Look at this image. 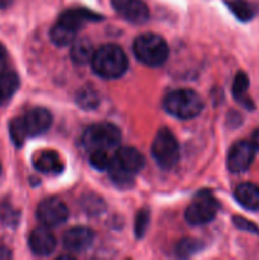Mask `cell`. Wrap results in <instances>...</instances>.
<instances>
[{
    "mask_svg": "<svg viewBox=\"0 0 259 260\" xmlns=\"http://www.w3.org/2000/svg\"><path fill=\"white\" fill-rule=\"evenodd\" d=\"M145 165V159L141 152L135 147L118 149L112 157L108 167L109 177L118 188H130L134 184V177Z\"/></svg>",
    "mask_w": 259,
    "mask_h": 260,
    "instance_id": "1",
    "label": "cell"
},
{
    "mask_svg": "<svg viewBox=\"0 0 259 260\" xmlns=\"http://www.w3.org/2000/svg\"><path fill=\"white\" fill-rule=\"evenodd\" d=\"M93 70L104 79H118L128 69L124 51L117 45H106L96 50L91 58Z\"/></svg>",
    "mask_w": 259,
    "mask_h": 260,
    "instance_id": "2",
    "label": "cell"
},
{
    "mask_svg": "<svg viewBox=\"0 0 259 260\" xmlns=\"http://www.w3.org/2000/svg\"><path fill=\"white\" fill-rule=\"evenodd\" d=\"M163 107L170 116L178 119H192L203 109V101L195 90L178 89L170 91L163 102Z\"/></svg>",
    "mask_w": 259,
    "mask_h": 260,
    "instance_id": "3",
    "label": "cell"
},
{
    "mask_svg": "<svg viewBox=\"0 0 259 260\" xmlns=\"http://www.w3.org/2000/svg\"><path fill=\"white\" fill-rule=\"evenodd\" d=\"M134 53L137 60L144 65L156 68L168 60L169 48L161 36L155 33H144L135 40Z\"/></svg>",
    "mask_w": 259,
    "mask_h": 260,
    "instance_id": "4",
    "label": "cell"
},
{
    "mask_svg": "<svg viewBox=\"0 0 259 260\" xmlns=\"http://www.w3.org/2000/svg\"><path fill=\"white\" fill-rule=\"evenodd\" d=\"M121 142V131L112 123H98L88 127L83 135V145L89 151L109 150Z\"/></svg>",
    "mask_w": 259,
    "mask_h": 260,
    "instance_id": "5",
    "label": "cell"
},
{
    "mask_svg": "<svg viewBox=\"0 0 259 260\" xmlns=\"http://www.w3.org/2000/svg\"><path fill=\"white\" fill-rule=\"evenodd\" d=\"M152 156L163 169H170L179 160V145L174 135L167 128H161L155 136L151 146Z\"/></svg>",
    "mask_w": 259,
    "mask_h": 260,
    "instance_id": "6",
    "label": "cell"
},
{
    "mask_svg": "<svg viewBox=\"0 0 259 260\" xmlns=\"http://www.w3.org/2000/svg\"><path fill=\"white\" fill-rule=\"evenodd\" d=\"M218 202L208 190H202L185 210V220L192 226H201L211 222L217 213Z\"/></svg>",
    "mask_w": 259,
    "mask_h": 260,
    "instance_id": "7",
    "label": "cell"
},
{
    "mask_svg": "<svg viewBox=\"0 0 259 260\" xmlns=\"http://www.w3.org/2000/svg\"><path fill=\"white\" fill-rule=\"evenodd\" d=\"M68 217V206L58 198H46L37 207V218L46 228H57L65 223Z\"/></svg>",
    "mask_w": 259,
    "mask_h": 260,
    "instance_id": "8",
    "label": "cell"
},
{
    "mask_svg": "<svg viewBox=\"0 0 259 260\" xmlns=\"http://www.w3.org/2000/svg\"><path fill=\"white\" fill-rule=\"evenodd\" d=\"M255 155V147L249 141H239L230 149L228 168L231 173H243L251 165Z\"/></svg>",
    "mask_w": 259,
    "mask_h": 260,
    "instance_id": "9",
    "label": "cell"
},
{
    "mask_svg": "<svg viewBox=\"0 0 259 260\" xmlns=\"http://www.w3.org/2000/svg\"><path fill=\"white\" fill-rule=\"evenodd\" d=\"M112 5L130 23L142 24L149 19V8L142 0H112Z\"/></svg>",
    "mask_w": 259,
    "mask_h": 260,
    "instance_id": "10",
    "label": "cell"
},
{
    "mask_svg": "<svg viewBox=\"0 0 259 260\" xmlns=\"http://www.w3.org/2000/svg\"><path fill=\"white\" fill-rule=\"evenodd\" d=\"M94 231L85 226H76L70 229L63 235V246L71 253H83L94 243Z\"/></svg>",
    "mask_w": 259,
    "mask_h": 260,
    "instance_id": "11",
    "label": "cell"
},
{
    "mask_svg": "<svg viewBox=\"0 0 259 260\" xmlns=\"http://www.w3.org/2000/svg\"><path fill=\"white\" fill-rule=\"evenodd\" d=\"M29 248L33 254L38 256H48L55 251L56 238L48 228H37L30 233Z\"/></svg>",
    "mask_w": 259,
    "mask_h": 260,
    "instance_id": "12",
    "label": "cell"
},
{
    "mask_svg": "<svg viewBox=\"0 0 259 260\" xmlns=\"http://www.w3.org/2000/svg\"><path fill=\"white\" fill-rule=\"evenodd\" d=\"M24 124L28 136H40L48 131L52 124V116L45 108H33L27 112L24 117Z\"/></svg>",
    "mask_w": 259,
    "mask_h": 260,
    "instance_id": "13",
    "label": "cell"
},
{
    "mask_svg": "<svg viewBox=\"0 0 259 260\" xmlns=\"http://www.w3.org/2000/svg\"><path fill=\"white\" fill-rule=\"evenodd\" d=\"M101 19L102 15L96 14V13L91 12V10L84 9V8H78V9L65 10L58 17L57 22L78 32L85 23L98 22Z\"/></svg>",
    "mask_w": 259,
    "mask_h": 260,
    "instance_id": "14",
    "label": "cell"
},
{
    "mask_svg": "<svg viewBox=\"0 0 259 260\" xmlns=\"http://www.w3.org/2000/svg\"><path fill=\"white\" fill-rule=\"evenodd\" d=\"M33 164H35L36 169L43 174L57 175L63 170L62 160L53 150H46V151L40 152L36 156Z\"/></svg>",
    "mask_w": 259,
    "mask_h": 260,
    "instance_id": "15",
    "label": "cell"
},
{
    "mask_svg": "<svg viewBox=\"0 0 259 260\" xmlns=\"http://www.w3.org/2000/svg\"><path fill=\"white\" fill-rule=\"evenodd\" d=\"M236 201L250 211H259V187L253 183H241L236 187Z\"/></svg>",
    "mask_w": 259,
    "mask_h": 260,
    "instance_id": "16",
    "label": "cell"
},
{
    "mask_svg": "<svg viewBox=\"0 0 259 260\" xmlns=\"http://www.w3.org/2000/svg\"><path fill=\"white\" fill-rule=\"evenodd\" d=\"M94 52L95 51H94L90 41L86 40V38H80V40H76L73 42L70 56L71 60L75 63H78V65H85V63L91 62Z\"/></svg>",
    "mask_w": 259,
    "mask_h": 260,
    "instance_id": "17",
    "label": "cell"
},
{
    "mask_svg": "<svg viewBox=\"0 0 259 260\" xmlns=\"http://www.w3.org/2000/svg\"><path fill=\"white\" fill-rule=\"evenodd\" d=\"M249 89V78L244 71H239L235 75L233 83V94L236 101L240 102L241 104L248 107L249 109H253V103L246 98V91Z\"/></svg>",
    "mask_w": 259,
    "mask_h": 260,
    "instance_id": "18",
    "label": "cell"
},
{
    "mask_svg": "<svg viewBox=\"0 0 259 260\" xmlns=\"http://www.w3.org/2000/svg\"><path fill=\"white\" fill-rule=\"evenodd\" d=\"M76 30L71 29V28L66 27V25L61 24V23H56L52 27L50 32V37L52 42L58 47H65V46L73 45L76 37Z\"/></svg>",
    "mask_w": 259,
    "mask_h": 260,
    "instance_id": "19",
    "label": "cell"
},
{
    "mask_svg": "<svg viewBox=\"0 0 259 260\" xmlns=\"http://www.w3.org/2000/svg\"><path fill=\"white\" fill-rule=\"evenodd\" d=\"M228 7L241 22H248V20L253 19L256 13L255 7L245 0H230L228 2Z\"/></svg>",
    "mask_w": 259,
    "mask_h": 260,
    "instance_id": "20",
    "label": "cell"
},
{
    "mask_svg": "<svg viewBox=\"0 0 259 260\" xmlns=\"http://www.w3.org/2000/svg\"><path fill=\"white\" fill-rule=\"evenodd\" d=\"M19 88V76L15 71L4 70V73L0 75V91L3 96L10 98Z\"/></svg>",
    "mask_w": 259,
    "mask_h": 260,
    "instance_id": "21",
    "label": "cell"
},
{
    "mask_svg": "<svg viewBox=\"0 0 259 260\" xmlns=\"http://www.w3.org/2000/svg\"><path fill=\"white\" fill-rule=\"evenodd\" d=\"M76 103L85 111H91L99 104V96L93 88H83L76 94Z\"/></svg>",
    "mask_w": 259,
    "mask_h": 260,
    "instance_id": "22",
    "label": "cell"
},
{
    "mask_svg": "<svg viewBox=\"0 0 259 260\" xmlns=\"http://www.w3.org/2000/svg\"><path fill=\"white\" fill-rule=\"evenodd\" d=\"M9 135L12 141L17 147H20L24 144L25 139L28 136L27 128H25L24 119L23 118H14L9 123Z\"/></svg>",
    "mask_w": 259,
    "mask_h": 260,
    "instance_id": "23",
    "label": "cell"
},
{
    "mask_svg": "<svg viewBox=\"0 0 259 260\" xmlns=\"http://www.w3.org/2000/svg\"><path fill=\"white\" fill-rule=\"evenodd\" d=\"M202 243L196 239H183L178 243L177 249V255L182 256V258H189V256L195 255V254L200 253L202 250Z\"/></svg>",
    "mask_w": 259,
    "mask_h": 260,
    "instance_id": "24",
    "label": "cell"
},
{
    "mask_svg": "<svg viewBox=\"0 0 259 260\" xmlns=\"http://www.w3.org/2000/svg\"><path fill=\"white\" fill-rule=\"evenodd\" d=\"M90 165L95 168L96 170H106L108 169L111 164L112 157L109 156L107 150H94L90 154Z\"/></svg>",
    "mask_w": 259,
    "mask_h": 260,
    "instance_id": "25",
    "label": "cell"
},
{
    "mask_svg": "<svg viewBox=\"0 0 259 260\" xmlns=\"http://www.w3.org/2000/svg\"><path fill=\"white\" fill-rule=\"evenodd\" d=\"M150 222V212L147 210L139 211L136 216V221H135V233H136V238H142L144 234L146 233V229Z\"/></svg>",
    "mask_w": 259,
    "mask_h": 260,
    "instance_id": "26",
    "label": "cell"
},
{
    "mask_svg": "<svg viewBox=\"0 0 259 260\" xmlns=\"http://www.w3.org/2000/svg\"><path fill=\"white\" fill-rule=\"evenodd\" d=\"M233 222L234 225H235L238 229H240V230L249 231V233H253V234H259L258 226H256L255 223L250 222L249 220H246V218L240 217V216H234Z\"/></svg>",
    "mask_w": 259,
    "mask_h": 260,
    "instance_id": "27",
    "label": "cell"
},
{
    "mask_svg": "<svg viewBox=\"0 0 259 260\" xmlns=\"http://www.w3.org/2000/svg\"><path fill=\"white\" fill-rule=\"evenodd\" d=\"M12 258V253L9 249L4 245H0V260H8Z\"/></svg>",
    "mask_w": 259,
    "mask_h": 260,
    "instance_id": "28",
    "label": "cell"
},
{
    "mask_svg": "<svg viewBox=\"0 0 259 260\" xmlns=\"http://www.w3.org/2000/svg\"><path fill=\"white\" fill-rule=\"evenodd\" d=\"M253 145H254V147H255V149L259 150V128L256 129V131L254 132V135H253Z\"/></svg>",
    "mask_w": 259,
    "mask_h": 260,
    "instance_id": "29",
    "label": "cell"
},
{
    "mask_svg": "<svg viewBox=\"0 0 259 260\" xmlns=\"http://www.w3.org/2000/svg\"><path fill=\"white\" fill-rule=\"evenodd\" d=\"M12 3H13V0H0V10L9 8Z\"/></svg>",
    "mask_w": 259,
    "mask_h": 260,
    "instance_id": "30",
    "label": "cell"
},
{
    "mask_svg": "<svg viewBox=\"0 0 259 260\" xmlns=\"http://www.w3.org/2000/svg\"><path fill=\"white\" fill-rule=\"evenodd\" d=\"M5 70V55L0 53V75L4 73Z\"/></svg>",
    "mask_w": 259,
    "mask_h": 260,
    "instance_id": "31",
    "label": "cell"
},
{
    "mask_svg": "<svg viewBox=\"0 0 259 260\" xmlns=\"http://www.w3.org/2000/svg\"><path fill=\"white\" fill-rule=\"evenodd\" d=\"M0 53H3V55H5V48H4V46L2 45V43H0Z\"/></svg>",
    "mask_w": 259,
    "mask_h": 260,
    "instance_id": "32",
    "label": "cell"
},
{
    "mask_svg": "<svg viewBox=\"0 0 259 260\" xmlns=\"http://www.w3.org/2000/svg\"><path fill=\"white\" fill-rule=\"evenodd\" d=\"M3 99H4V96H3V94H2V91H0V104H2V102H3Z\"/></svg>",
    "mask_w": 259,
    "mask_h": 260,
    "instance_id": "33",
    "label": "cell"
},
{
    "mask_svg": "<svg viewBox=\"0 0 259 260\" xmlns=\"http://www.w3.org/2000/svg\"><path fill=\"white\" fill-rule=\"evenodd\" d=\"M0 173H2V164H0Z\"/></svg>",
    "mask_w": 259,
    "mask_h": 260,
    "instance_id": "34",
    "label": "cell"
}]
</instances>
